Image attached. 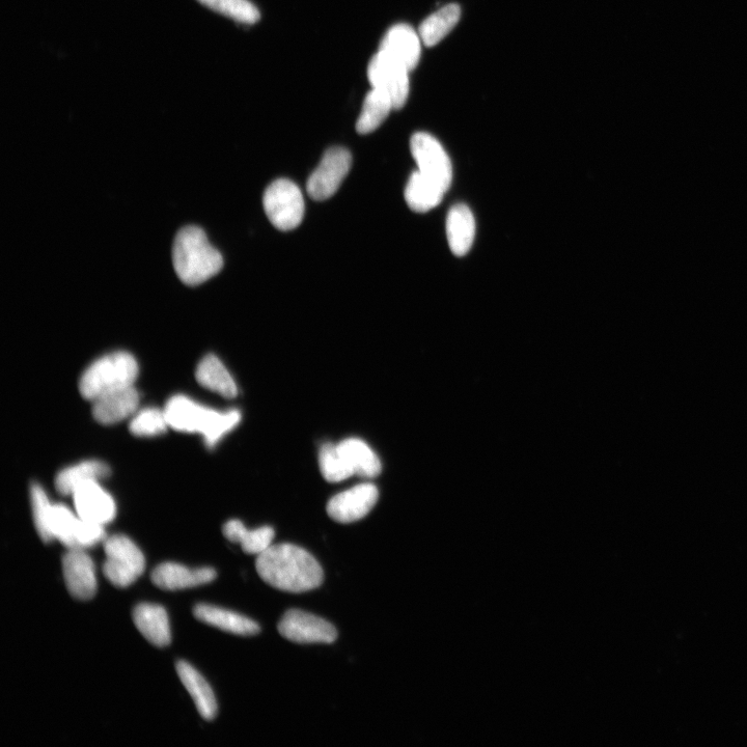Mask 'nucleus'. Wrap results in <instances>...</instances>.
Segmentation results:
<instances>
[{
  "label": "nucleus",
  "mask_w": 747,
  "mask_h": 747,
  "mask_svg": "<svg viewBox=\"0 0 747 747\" xmlns=\"http://www.w3.org/2000/svg\"><path fill=\"white\" fill-rule=\"evenodd\" d=\"M259 576L270 587L288 593H306L323 584L324 572L310 552L293 544L271 545L256 560Z\"/></svg>",
  "instance_id": "f257e3e1"
},
{
  "label": "nucleus",
  "mask_w": 747,
  "mask_h": 747,
  "mask_svg": "<svg viewBox=\"0 0 747 747\" xmlns=\"http://www.w3.org/2000/svg\"><path fill=\"white\" fill-rule=\"evenodd\" d=\"M164 412L171 428L201 434L209 448L215 447L241 421V413L237 409L220 412L182 395L170 399Z\"/></svg>",
  "instance_id": "f03ea898"
},
{
  "label": "nucleus",
  "mask_w": 747,
  "mask_h": 747,
  "mask_svg": "<svg viewBox=\"0 0 747 747\" xmlns=\"http://www.w3.org/2000/svg\"><path fill=\"white\" fill-rule=\"evenodd\" d=\"M174 268L187 286H199L224 267L223 256L214 248L205 232L196 226L181 229L173 246Z\"/></svg>",
  "instance_id": "7ed1b4c3"
},
{
  "label": "nucleus",
  "mask_w": 747,
  "mask_h": 747,
  "mask_svg": "<svg viewBox=\"0 0 747 747\" xmlns=\"http://www.w3.org/2000/svg\"><path fill=\"white\" fill-rule=\"evenodd\" d=\"M138 375L134 356L125 351L107 354L92 364L79 381L83 398L95 400L133 386Z\"/></svg>",
  "instance_id": "20e7f679"
},
{
  "label": "nucleus",
  "mask_w": 747,
  "mask_h": 747,
  "mask_svg": "<svg viewBox=\"0 0 747 747\" xmlns=\"http://www.w3.org/2000/svg\"><path fill=\"white\" fill-rule=\"evenodd\" d=\"M106 561L105 577L117 588H127L140 578L146 568L143 552L124 535H114L104 540Z\"/></svg>",
  "instance_id": "39448f33"
},
{
  "label": "nucleus",
  "mask_w": 747,
  "mask_h": 747,
  "mask_svg": "<svg viewBox=\"0 0 747 747\" xmlns=\"http://www.w3.org/2000/svg\"><path fill=\"white\" fill-rule=\"evenodd\" d=\"M263 204L276 229L291 231L300 226L304 216V200L300 189L292 181H274L264 193Z\"/></svg>",
  "instance_id": "423d86ee"
},
{
  "label": "nucleus",
  "mask_w": 747,
  "mask_h": 747,
  "mask_svg": "<svg viewBox=\"0 0 747 747\" xmlns=\"http://www.w3.org/2000/svg\"><path fill=\"white\" fill-rule=\"evenodd\" d=\"M410 150L418 171L447 192L452 184L453 168L444 147L434 136L419 132L411 137Z\"/></svg>",
  "instance_id": "0eeeda50"
},
{
  "label": "nucleus",
  "mask_w": 747,
  "mask_h": 747,
  "mask_svg": "<svg viewBox=\"0 0 747 747\" xmlns=\"http://www.w3.org/2000/svg\"><path fill=\"white\" fill-rule=\"evenodd\" d=\"M409 72L391 55L378 51L368 67V77L373 89L389 95L395 109H401L409 96Z\"/></svg>",
  "instance_id": "6e6552de"
},
{
  "label": "nucleus",
  "mask_w": 747,
  "mask_h": 747,
  "mask_svg": "<svg viewBox=\"0 0 747 747\" xmlns=\"http://www.w3.org/2000/svg\"><path fill=\"white\" fill-rule=\"evenodd\" d=\"M278 630L284 639L300 645L332 644L338 639L334 625L299 610L288 611L280 621Z\"/></svg>",
  "instance_id": "1a4fd4ad"
},
{
  "label": "nucleus",
  "mask_w": 747,
  "mask_h": 747,
  "mask_svg": "<svg viewBox=\"0 0 747 747\" xmlns=\"http://www.w3.org/2000/svg\"><path fill=\"white\" fill-rule=\"evenodd\" d=\"M351 164L348 150L329 149L308 181L310 197L315 201H325L334 196L347 177Z\"/></svg>",
  "instance_id": "9d476101"
},
{
  "label": "nucleus",
  "mask_w": 747,
  "mask_h": 747,
  "mask_svg": "<svg viewBox=\"0 0 747 747\" xmlns=\"http://www.w3.org/2000/svg\"><path fill=\"white\" fill-rule=\"evenodd\" d=\"M379 492L375 485L364 483L343 491L328 502V516L339 523H353L365 518L378 502Z\"/></svg>",
  "instance_id": "9b49d317"
},
{
  "label": "nucleus",
  "mask_w": 747,
  "mask_h": 747,
  "mask_svg": "<svg viewBox=\"0 0 747 747\" xmlns=\"http://www.w3.org/2000/svg\"><path fill=\"white\" fill-rule=\"evenodd\" d=\"M63 573L69 593L74 599L87 601L97 592L95 565L83 549H69L63 558Z\"/></svg>",
  "instance_id": "f8f14e48"
},
{
  "label": "nucleus",
  "mask_w": 747,
  "mask_h": 747,
  "mask_svg": "<svg viewBox=\"0 0 747 747\" xmlns=\"http://www.w3.org/2000/svg\"><path fill=\"white\" fill-rule=\"evenodd\" d=\"M73 498L76 513L81 519L105 525L116 517L114 498L99 482L82 485L73 493Z\"/></svg>",
  "instance_id": "ddd939ff"
},
{
  "label": "nucleus",
  "mask_w": 747,
  "mask_h": 747,
  "mask_svg": "<svg viewBox=\"0 0 747 747\" xmlns=\"http://www.w3.org/2000/svg\"><path fill=\"white\" fill-rule=\"evenodd\" d=\"M217 577L212 568L190 569L175 563L158 566L152 573L153 584L164 591H179L207 585Z\"/></svg>",
  "instance_id": "4468645a"
},
{
  "label": "nucleus",
  "mask_w": 747,
  "mask_h": 747,
  "mask_svg": "<svg viewBox=\"0 0 747 747\" xmlns=\"http://www.w3.org/2000/svg\"><path fill=\"white\" fill-rule=\"evenodd\" d=\"M422 39L408 24H397L383 37L379 50L396 59L410 71L421 60Z\"/></svg>",
  "instance_id": "2eb2a0df"
},
{
  "label": "nucleus",
  "mask_w": 747,
  "mask_h": 747,
  "mask_svg": "<svg viewBox=\"0 0 747 747\" xmlns=\"http://www.w3.org/2000/svg\"><path fill=\"white\" fill-rule=\"evenodd\" d=\"M133 621L144 638L157 648L168 647L172 633L168 613L162 606L142 603L133 611Z\"/></svg>",
  "instance_id": "dca6fc26"
},
{
  "label": "nucleus",
  "mask_w": 747,
  "mask_h": 747,
  "mask_svg": "<svg viewBox=\"0 0 747 747\" xmlns=\"http://www.w3.org/2000/svg\"><path fill=\"white\" fill-rule=\"evenodd\" d=\"M93 415L102 425H114L136 413L140 405V395L133 386L107 394L95 400Z\"/></svg>",
  "instance_id": "f3484780"
},
{
  "label": "nucleus",
  "mask_w": 747,
  "mask_h": 747,
  "mask_svg": "<svg viewBox=\"0 0 747 747\" xmlns=\"http://www.w3.org/2000/svg\"><path fill=\"white\" fill-rule=\"evenodd\" d=\"M193 615L207 625L232 634L253 636L261 632V627L255 621L224 608L199 604L193 610Z\"/></svg>",
  "instance_id": "a211bd4d"
},
{
  "label": "nucleus",
  "mask_w": 747,
  "mask_h": 747,
  "mask_svg": "<svg viewBox=\"0 0 747 747\" xmlns=\"http://www.w3.org/2000/svg\"><path fill=\"white\" fill-rule=\"evenodd\" d=\"M176 668L182 684L195 702L200 715L206 721H213L217 715V703L208 682L185 661H179Z\"/></svg>",
  "instance_id": "6ab92c4d"
},
{
  "label": "nucleus",
  "mask_w": 747,
  "mask_h": 747,
  "mask_svg": "<svg viewBox=\"0 0 747 747\" xmlns=\"http://www.w3.org/2000/svg\"><path fill=\"white\" fill-rule=\"evenodd\" d=\"M476 235V221L472 211L465 205L454 206L447 218V236L451 251L463 257L472 248Z\"/></svg>",
  "instance_id": "aec40b11"
},
{
  "label": "nucleus",
  "mask_w": 747,
  "mask_h": 747,
  "mask_svg": "<svg viewBox=\"0 0 747 747\" xmlns=\"http://www.w3.org/2000/svg\"><path fill=\"white\" fill-rule=\"evenodd\" d=\"M196 377L205 389L221 397L234 399L238 395V387L232 375L220 359L213 354H208L202 359L197 368Z\"/></svg>",
  "instance_id": "412c9836"
},
{
  "label": "nucleus",
  "mask_w": 747,
  "mask_h": 747,
  "mask_svg": "<svg viewBox=\"0 0 747 747\" xmlns=\"http://www.w3.org/2000/svg\"><path fill=\"white\" fill-rule=\"evenodd\" d=\"M110 475L109 466L99 460L83 461L62 470L55 479V487L63 495H73L82 485L100 482Z\"/></svg>",
  "instance_id": "4be33fe9"
},
{
  "label": "nucleus",
  "mask_w": 747,
  "mask_h": 747,
  "mask_svg": "<svg viewBox=\"0 0 747 747\" xmlns=\"http://www.w3.org/2000/svg\"><path fill=\"white\" fill-rule=\"evenodd\" d=\"M445 193L444 189L417 171L409 178L405 200L411 210L425 213L437 207L444 199Z\"/></svg>",
  "instance_id": "5701e85b"
},
{
  "label": "nucleus",
  "mask_w": 747,
  "mask_h": 747,
  "mask_svg": "<svg viewBox=\"0 0 747 747\" xmlns=\"http://www.w3.org/2000/svg\"><path fill=\"white\" fill-rule=\"evenodd\" d=\"M224 536L229 541L240 544L246 555L258 557L272 545L275 532L271 527L247 530L240 520H230L225 524Z\"/></svg>",
  "instance_id": "b1692460"
},
{
  "label": "nucleus",
  "mask_w": 747,
  "mask_h": 747,
  "mask_svg": "<svg viewBox=\"0 0 747 747\" xmlns=\"http://www.w3.org/2000/svg\"><path fill=\"white\" fill-rule=\"evenodd\" d=\"M354 475L375 478L381 472V462L365 441L348 438L338 445Z\"/></svg>",
  "instance_id": "393cba45"
},
{
  "label": "nucleus",
  "mask_w": 747,
  "mask_h": 747,
  "mask_svg": "<svg viewBox=\"0 0 747 747\" xmlns=\"http://www.w3.org/2000/svg\"><path fill=\"white\" fill-rule=\"evenodd\" d=\"M461 8L448 5L430 15L420 26L419 34L425 46L432 47L444 40L458 24Z\"/></svg>",
  "instance_id": "a878e982"
},
{
  "label": "nucleus",
  "mask_w": 747,
  "mask_h": 747,
  "mask_svg": "<svg viewBox=\"0 0 747 747\" xmlns=\"http://www.w3.org/2000/svg\"><path fill=\"white\" fill-rule=\"evenodd\" d=\"M395 109L391 97L384 92L373 89L366 97L356 123V130L361 134H369L379 128L392 110Z\"/></svg>",
  "instance_id": "bb28decb"
},
{
  "label": "nucleus",
  "mask_w": 747,
  "mask_h": 747,
  "mask_svg": "<svg viewBox=\"0 0 747 747\" xmlns=\"http://www.w3.org/2000/svg\"><path fill=\"white\" fill-rule=\"evenodd\" d=\"M319 465L323 478L330 483H339L354 475L338 445L325 444L321 448Z\"/></svg>",
  "instance_id": "cd10ccee"
},
{
  "label": "nucleus",
  "mask_w": 747,
  "mask_h": 747,
  "mask_svg": "<svg viewBox=\"0 0 747 747\" xmlns=\"http://www.w3.org/2000/svg\"><path fill=\"white\" fill-rule=\"evenodd\" d=\"M208 9L244 24H255L261 14L249 0H198Z\"/></svg>",
  "instance_id": "c85d7f7f"
},
{
  "label": "nucleus",
  "mask_w": 747,
  "mask_h": 747,
  "mask_svg": "<svg viewBox=\"0 0 747 747\" xmlns=\"http://www.w3.org/2000/svg\"><path fill=\"white\" fill-rule=\"evenodd\" d=\"M79 516L75 515L64 505H52L50 516V532L54 539L59 540L68 549H76L75 533Z\"/></svg>",
  "instance_id": "c756f323"
},
{
  "label": "nucleus",
  "mask_w": 747,
  "mask_h": 747,
  "mask_svg": "<svg viewBox=\"0 0 747 747\" xmlns=\"http://www.w3.org/2000/svg\"><path fill=\"white\" fill-rule=\"evenodd\" d=\"M168 427L170 426L164 410L146 408L135 413L129 429L138 437H154L163 434Z\"/></svg>",
  "instance_id": "7c9ffc66"
},
{
  "label": "nucleus",
  "mask_w": 747,
  "mask_h": 747,
  "mask_svg": "<svg viewBox=\"0 0 747 747\" xmlns=\"http://www.w3.org/2000/svg\"><path fill=\"white\" fill-rule=\"evenodd\" d=\"M31 501L36 530L45 543H50L53 541L50 532L52 504L44 489L38 484H33L31 487Z\"/></svg>",
  "instance_id": "2f4dec72"
},
{
  "label": "nucleus",
  "mask_w": 747,
  "mask_h": 747,
  "mask_svg": "<svg viewBox=\"0 0 747 747\" xmlns=\"http://www.w3.org/2000/svg\"><path fill=\"white\" fill-rule=\"evenodd\" d=\"M106 539L104 525L79 517L75 533L76 549H86Z\"/></svg>",
  "instance_id": "473e14b6"
}]
</instances>
